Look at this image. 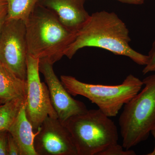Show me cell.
<instances>
[{"mask_svg": "<svg viewBox=\"0 0 155 155\" xmlns=\"http://www.w3.org/2000/svg\"><path fill=\"white\" fill-rule=\"evenodd\" d=\"M39 63L38 59L28 56L25 110L27 118L35 130H38L48 116L58 119L47 85L41 81Z\"/></svg>", "mask_w": 155, "mask_h": 155, "instance_id": "52a82bcc", "label": "cell"}, {"mask_svg": "<svg viewBox=\"0 0 155 155\" xmlns=\"http://www.w3.org/2000/svg\"><path fill=\"white\" fill-rule=\"evenodd\" d=\"M124 4H128V5H142L144 4L145 0H116Z\"/></svg>", "mask_w": 155, "mask_h": 155, "instance_id": "d6986e66", "label": "cell"}, {"mask_svg": "<svg viewBox=\"0 0 155 155\" xmlns=\"http://www.w3.org/2000/svg\"><path fill=\"white\" fill-rule=\"evenodd\" d=\"M39 0H7V19L26 22Z\"/></svg>", "mask_w": 155, "mask_h": 155, "instance_id": "4fadbf2b", "label": "cell"}, {"mask_svg": "<svg viewBox=\"0 0 155 155\" xmlns=\"http://www.w3.org/2000/svg\"><path fill=\"white\" fill-rule=\"evenodd\" d=\"M7 12V0H0V14Z\"/></svg>", "mask_w": 155, "mask_h": 155, "instance_id": "ffe728a7", "label": "cell"}, {"mask_svg": "<svg viewBox=\"0 0 155 155\" xmlns=\"http://www.w3.org/2000/svg\"><path fill=\"white\" fill-rule=\"evenodd\" d=\"M25 24L28 55L53 65L64 56L76 36L38 3Z\"/></svg>", "mask_w": 155, "mask_h": 155, "instance_id": "7a4b0ae2", "label": "cell"}, {"mask_svg": "<svg viewBox=\"0 0 155 155\" xmlns=\"http://www.w3.org/2000/svg\"><path fill=\"white\" fill-rule=\"evenodd\" d=\"M2 63H1V61H0V67H1V66H2Z\"/></svg>", "mask_w": 155, "mask_h": 155, "instance_id": "603a6c76", "label": "cell"}, {"mask_svg": "<svg viewBox=\"0 0 155 155\" xmlns=\"http://www.w3.org/2000/svg\"><path fill=\"white\" fill-rule=\"evenodd\" d=\"M122 146L117 143L110 147L101 154V155H134L135 152L132 150L123 149Z\"/></svg>", "mask_w": 155, "mask_h": 155, "instance_id": "9a60e30c", "label": "cell"}, {"mask_svg": "<svg viewBox=\"0 0 155 155\" xmlns=\"http://www.w3.org/2000/svg\"><path fill=\"white\" fill-rule=\"evenodd\" d=\"M26 80L17 77L2 64L0 67V102L1 104L18 98L27 97Z\"/></svg>", "mask_w": 155, "mask_h": 155, "instance_id": "7c38bea8", "label": "cell"}, {"mask_svg": "<svg viewBox=\"0 0 155 155\" xmlns=\"http://www.w3.org/2000/svg\"><path fill=\"white\" fill-rule=\"evenodd\" d=\"M148 61L142 70L143 75L149 72L155 73V40L153 43L152 47L149 52Z\"/></svg>", "mask_w": 155, "mask_h": 155, "instance_id": "2e32d148", "label": "cell"}, {"mask_svg": "<svg viewBox=\"0 0 155 155\" xmlns=\"http://www.w3.org/2000/svg\"><path fill=\"white\" fill-rule=\"evenodd\" d=\"M0 104H1V102H0Z\"/></svg>", "mask_w": 155, "mask_h": 155, "instance_id": "cb8c5ba5", "label": "cell"}, {"mask_svg": "<svg viewBox=\"0 0 155 155\" xmlns=\"http://www.w3.org/2000/svg\"><path fill=\"white\" fill-rule=\"evenodd\" d=\"M26 100L18 98L0 104V130H8Z\"/></svg>", "mask_w": 155, "mask_h": 155, "instance_id": "5bb4252c", "label": "cell"}, {"mask_svg": "<svg viewBox=\"0 0 155 155\" xmlns=\"http://www.w3.org/2000/svg\"><path fill=\"white\" fill-rule=\"evenodd\" d=\"M62 123L72 136L77 155H101L118 143L117 126L99 109L88 110Z\"/></svg>", "mask_w": 155, "mask_h": 155, "instance_id": "3957f363", "label": "cell"}, {"mask_svg": "<svg viewBox=\"0 0 155 155\" xmlns=\"http://www.w3.org/2000/svg\"><path fill=\"white\" fill-rule=\"evenodd\" d=\"M85 0H39L38 3L52 11L66 28L77 32L89 18L84 7Z\"/></svg>", "mask_w": 155, "mask_h": 155, "instance_id": "30bf717a", "label": "cell"}, {"mask_svg": "<svg viewBox=\"0 0 155 155\" xmlns=\"http://www.w3.org/2000/svg\"><path fill=\"white\" fill-rule=\"evenodd\" d=\"M53 65L47 61H39V72L43 75L47 84L51 101L58 119L63 122L88 110L84 103L72 97L56 75Z\"/></svg>", "mask_w": 155, "mask_h": 155, "instance_id": "9c48e42d", "label": "cell"}, {"mask_svg": "<svg viewBox=\"0 0 155 155\" xmlns=\"http://www.w3.org/2000/svg\"><path fill=\"white\" fill-rule=\"evenodd\" d=\"M8 155H21L17 141L11 134L8 133Z\"/></svg>", "mask_w": 155, "mask_h": 155, "instance_id": "e0dca14e", "label": "cell"}, {"mask_svg": "<svg viewBox=\"0 0 155 155\" xmlns=\"http://www.w3.org/2000/svg\"><path fill=\"white\" fill-rule=\"evenodd\" d=\"M25 24L6 19L0 34V61L17 77L26 80L28 58Z\"/></svg>", "mask_w": 155, "mask_h": 155, "instance_id": "8992f818", "label": "cell"}, {"mask_svg": "<svg viewBox=\"0 0 155 155\" xmlns=\"http://www.w3.org/2000/svg\"><path fill=\"white\" fill-rule=\"evenodd\" d=\"M8 133L7 130H0V155H8Z\"/></svg>", "mask_w": 155, "mask_h": 155, "instance_id": "ac0fdd59", "label": "cell"}, {"mask_svg": "<svg viewBox=\"0 0 155 155\" xmlns=\"http://www.w3.org/2000/svg\"><path fill=\"white\" fill-rule=\"evenodd\" d=\"M7 12L0 14V34L7 18Z\"/></svg>", "mask_w": 155, "mask_h": 155, "instance_id": "44dd1931", "label": "cell"}, {"mask_svg": "<svg viewBox=\"0 0 155 155\" xmlns=\"http://www.w3.org/2000/svg\"><path fill=\"white\" fill-rule=\"evenodd\" d=\"M130 41L127 26L116 13L98 11L90 15L76 32L75 39L65 51L64 56L70 59L82 48H98L127 57L136 64L145 66L148 55L132 48Z\"/></svg>", "mask_w": 155, "mask_h": 155, "instance_id": "6da1fadb", "label": "cell"}, {"mask_svg": "<svg viewBox=\"0 0 155 155\" xmlns=\"http://www.w3.org/2000/svg\"><path fill=\"white\" fill-rule=\"evenodd\" d=\"M142 81L144 87L125 104L119 116L122 147L125 149L147 140L155 127V74Z\"/></svg>", "mask_w": 155, "mask_h": 155, "instance_id": "277c9868", "label": "cell"}, {"mask_svg": "<svg viewBox=\"0 0 155 155\" xmlns=\"http://www.w3.org/2000/svg\"><path fill=\"white\" fill-rule=\"evenodd\" d=\"M151 134L152 135L154 139V147L153 150L152 152L149 153L147 154V155H155V127H154L152 129V130L151 131Z\"/></svg>", "mask_w": 155, "mask_h": 155, "instance_id": "7402d4cb", "label": "cell"}, {"mask_svg": "<svg viewBox=\"0 0 155 155\" xmlns=\"http://www.w3.org/2000/svg\"><path fill=\"white\" fill-rule=\"evenodd\" d=\"M61 81L71 95L85 97L110 118L117 116L125 104L140 91L143 85L142 81L132 74L118 85L84 83L69 75H61Z\"/></svg>", "mask_w": 155, "mask_h": 155, "instance_id": "5b68a950", "label": "cell"}, {"mask_svg": "<svg viewBox=\"0 0 155 155\" xmlns=\"http://www.w3.org/2000/svg\"><path fill=\"white\" fill-rule=\"evenodd\" d=\"M25 104L26 101L22 104L8 131L17 141L21 155H37L34 145L35 134L34 133L33 127L26 116Z\"/></svg>", "mask_w": 155, "mask_h": 155, "instance_id": "8fae6325", "label": "cell"}, {"mask_svg": "<svg viewBox=\"0 0 155 155\" xmlns=\"http://www.w3.org/2000/svg\"><path fill=\"white\" fill-rule=\"evenodd\" d=\"M35 133L37 155H77L72 136L58 119L48 116Z\"/></svg>", "mask_w": 155, "mask_h": 155, "instance_id": "ba28073f", "label": "cell"}]
</instances>
